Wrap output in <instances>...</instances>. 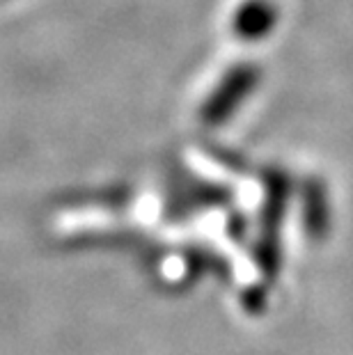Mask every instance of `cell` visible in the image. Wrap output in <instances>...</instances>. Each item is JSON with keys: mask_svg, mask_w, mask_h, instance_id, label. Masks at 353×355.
<instances>
[]
</instances>
